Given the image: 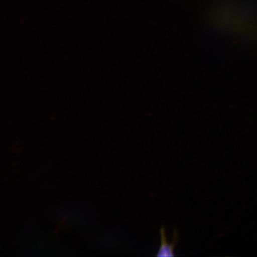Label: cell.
Masks as SVG:
<instances>
[{
	"mask_svg": "<svg viewBox=\"0 0 257 257\" xmlns=\"http://www.w3.org/2000/svg\"><path fill=\"white\" fill-rule=\"evenodd\" d=\"M161 245L159 248L157 256H175V248L179 239L178 231L175 230L173 241L168 242L167 241V232L165 227L160 229Z\"/></svg>",
	"mask_w": 257,
	"mask_h": 257,
	"instance_id": "cell-1",
	"label": "cell"
}]
</instances>
